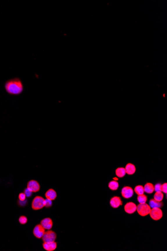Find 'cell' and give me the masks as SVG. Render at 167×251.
I'll return each instance as SVG.
<instances>
[{
  "label": "cell",
  "instance_id": "obj_1",
  "mask_svg": "<svg viewBox=\"0 0 167 251\" xmlns=\"http://www.w3.org/2000/svg\"><path fill=\"white\" fill-rule=\"evenodd\" d=\"M4 89L6 93L11 96H19L23 93L24 85L20 78H10L4 83Z\"/></svg>",
  "mask_w": 167,
  "mask_h": 251
},
{
  "label": "cell",
  "instance_id": "obj_2",
  "mask_svg": "<svg viewBox=\"0 0 167 251\" xmlns=\"http://www.w3.org/2000/svg\"><path fill=\"white\" fill-rule=\"evenodd\" d=\"M45 206V200L43 197L36 196L32 202V208L34 211L42 209Z\"/></svg>",
  "mask_w": 167,
  "mask_h": 251
},
{
  "label": "cell",
  "instance_id": "obj_3",
  "mask_svg": "<svg viewBox=\"0 0 167 251\" xmlns=\"http://www.w3.org/2000/svg\"><path fill=\"white\" fill-rule=\"evenodd\" d=\"M151 208L148 204H140L137 206V211L139 214L144 217L149 214L151 211Z\"/></svg>",
  "mask_w": 167,
  "mask_h": 251
},
{
  "label": "cell",
  "instance_id": "obj_4",
  "mask_svg": "<svg viewBox=\"0 0 167 251\" xmlns=\"http://www.w3.org/2000/svg\"><path fill=\"white\" fill-rule=\"evenodd\" d=\"M57 238V235L55 232L51 230H48L45 232L42 238V241L45 243L55 242Z\"/></svg>",
  "mask_w": 167,
  "mask_h": 251
},
{
  "label": "cell",
  "instance_id": "obj_5",
  "mask_svg": "<svg viewBox=\"0 0 167 251\" xmlns=\"http://www.w3.org/2000/svg\"><path fill=\"white\" fill-rule=\"evenodd\" d=\"M149 214L151 218L155 220H159L163 217L162 210L159 208H152Z\"/></svg>",
  "mask_w": 167,
  "mask_h": 251
},
{
  "label": "cell",
  "instance_id": "obj_6",
  "mask_svg": "<svg viewBox=\"0 0 167 251\" xmlns=\"http://www.w3.org/2000/svg\"><path fill=\"white\" fill-rule=\"evenodd\" d=\"M27 188L33 193L38 192L40 190V185L38 181L34 179L29 181L27 184Z\"/></svg>",
  "mask_w": 167,
  "mask_h": 251
},
{
  "label": "cell",
  "instance_id": "obj_7",
  "mask_svg": "<svg viewBox=\"0 0 167 251\" xmlns=\"http://www.w3.org/2000/svg\"><path fill=\"white\" fill-rule=\"evenodd\" d=\"M45 229L41 224H38L33 229V235L38 239L42 238L45 232Z\"/></svg>",
  "mask_w": 167,
  "mask_h": 251
},
{
  "label": "cell",
  "instance_id": "obj_8",
  "mask_svg": "<svg viewBox=\"0 0 167 251\" xmlns=\"http://www.w3.org/2000/svg\"><path fill=\"white\" fill-rule=\"evenodd\" d=\"M121 194L122 197L125 199H128L131 198L134 194V191L130 186H125L123 188Z\"/></svg>",
  "mask_w": 167,
  "mask_h": 251
},
{
  "label": "cell",
  "instance_id": "obj_9",
  "mask_svg": "<svg viewBox=\"0 0 167 251\" xmlns=\"http://www.w3.org/2000/svg\"><path fill=\"white\" fill-rule=\"evenodd\" d=\"M124 210L127 213L132 214L136 211V205L133 202H128L124 207Z\"/></svg>",
  "mask_w": 167,
  "mask_h": 251
},
{
  "label": "cell",
  "instance_id": "obj_10",
  "mask_svg": "<svg viewBox=\"0 0 167 251\" xmlns=\"http://www.w3.org/2000/svg\"><path fill=\"white\" fill-rule=\"evenodd\" d=\"M40 224L43 227V228L45 229L49 230V229H51L52 228L53 222L52 219L51 218H46L43 219L41 220Z\"/></svg>",
  "mask_w": 167,
  "mask_h": 251
},
{
  "label": "cell",
  "instance_id": "obj_11",
  "mask_svg": "<svg viewBox=\"0 0 167 251\" xmlns=\"http://www.w3.org/2000/svg\"><path fill=\"white\" fill-rule=\"evenodd\" d=\"M42 246L44 249L47 251H53L56 250L57 246V244L55 242H48L45 243L44 242Z\"/></svg>",
  "mask_w": 167,
  "mask_h": 251
},
{
  "label": "cell",
  "instance_id": "obj_12",
  "mask_svg": "<svg viewBox=\"0 0 167 251\" xmlns=\"http://www.w3.org/2000/svg\"><path fill=\"white\" fill-rule=\"evenodd\" d=\"M110 203L112 207L115 209L118 208L119 206H122L123 204L120 197H113L110 200Z\"/></svg>",
  "mask_w": 167,
  "mask_h": 251
},
{
  "label": "cell",
  "instance_id": "obj_13",
  "mask_svg": "<svg viewBox=\"0 0 167 251\" xmlns=\"http://www.w3.org/2000/svg\"><path fill=\"white\" fill-rule=\"evenodd\" d=\"M57 196V195L56 191L52 188H51V189L48 190L45 193V197L47 198V199H48V200H50L51 201L55 200L56 199Z\"/></svg>",
  "mask_w": 167,
  "mask_h": 251
},
{
  "label": "cell",
  "instance_id": "obj_14",
  "mask_svg": "<svg viewBox=\"0 0 167 251\" xmlns=\"http://www.w3.org/2000/svg\"><path fill=\"white\" fill-rule=\"evenodd\" d=\"M125 169L126 174L129 175H133L136 172V168L135 165L132 163H128L127 164Z\"/></svg>",
  "mask_w": 167,
  "mask_h": 251
},
{
  "label": "cell",
  "instance_id": "obj_15",
  "mask_svg": "<svg viewBox=\"0 0 167 251\" xmlns=\"http://www.w3.org/2000/svg\"><path fill=\"white\" fill-rule=\"evenodd\" d=\"M163 206V204L162 202H158V201L155 200L154 199H151L149 202V206L151 208H162Z\"/></svg>",
  "mask_w": 167,
  "mask_h": 251
},
{
  "label": "cell",
  "instance_id": "obj_16",
  "mask_svg": "<svg viewBox=\"0 0 167 251\" xmlns=\"http://www.w3.org/2000/svg\"><path fill=\"white\" fill-rule=\"evenodd\" d=\"M144 192L148 194L152 193L154 191V186L151 183H147L144 187Z\"/></svg>",
  "mask_w": 167,
  "mask_h": 251
},
{
  "label": "cell",
  "instance_id": "obj_17",
  "mask_svg": "<svg viewBox=\"0 0 167 251\" xmlns=\"http://www.w3.org/2000/svg\"><path fill=\"white\" fill-rule=\"evenodd\" d=\"M126 174L125 169L123 168H119L116 170V175L118 177L122 178L124 177Z\"/></svg>",
  "mask_w": 167,
  "mask_h": 251
},
{
  "label": "cell",
  "instance_id": "obj_18",
  "mask_svg": "<svg viewBox=\"0 0 167 251\" xmlns=\"http://www.w3.org/2000/svg\"><path fill=\"white\" fill-rule=\"evenodd\" d=\"M108 186L112 191H116L118 189V188L119 187V184L117 181H111L109 184Z\"/></svg>",
  "mask_w": 167,
  "mask_h": 251
},
{
  "label": "cell",
  "instance_id": "obj_19",
  "mask_svg": "<svg viewBox=\"0 0 167 251\" xmlns=\"http://www.w3.org/2000/svg\"><path fill=\"white\" fill-rule=\"evenodd\" d=\"M164 195L162 192H156L154 195L155 200L158 202H162L163 199Z\"/></svg>",
  "mask_w": 167,
  "mask_h": 251
},
{
  "label": "cell",
  "instance_id": "obj_20",
  "mask_svg": "<svg viewBox=\"0 0 167 251\" xmlns=\"http://www.w3.org/2000/svg\"><path fill=\"white\" fill-rule=\"evenodd\" d=\"M134 191L138 195H141L144 194V187L141 185H139L136 186L134 189Z\"/></svg>",
  "mask_w": 167,
  "mask_h": 251
},
{
  "label": "cell",
  "instance_id": "obj_21",
  "mask_svg": "<svg viewBox=\"0 0 167 251\" xmlns=\"http://www.w3.org/2000/svg\"><path fill=\"white\" fill-rule=\"evenodd\" d=\"M137 200L140 204H145L147 201V197L144 194L141 195H138L137 197Z\"/></svg>",
  "mask_w": 167,
  "mask_h": 251
},
{
  "label": "cell",
  "instance_id": "obj_22",
  "mask_svg": "<svg viewBox=\"0 0 167 251\" xmlns=\"http://www.w3.org/2000/svg\"><path fill=\"white\" fill-rule=\"evenodd\" d=\"M19 222L21 225H25L28 222V219L27 217L24 216H21L19 219Z\"/></svg>",
  "mask_w": 167,
  "mask_h": 251
},
{
  "label": "cell",
  "instance_id": "obj_23",
  "mask_svg": "<svg viewBox=\"0 0 167 251\" xmlns=\"http://www.w3.org/2000/svg\"><path fill=\"white\" fill-rule=\"evenodd\" d=\"M24 193L25 194L26 196L27 197H30L32 195L33 192H31L28 188H26L25 190H24Z\"/></svg>",
  "mask_w": 167,
  "mask_h": 251
},
{
  "label": "cell",
  "instance_id": "obj_24",
  "mask_svg": "<svg viewBox=\"0 0 167 251\" xmlns=\"http://www.w3.org/2000/svg\"><path fill=\"white\" fill-rule=\"evenodd\" d=\"M53 203L52 202L51 200L46 199L45 200V207L46 208H50L52 206Z\"/></svg>",
  "mask_w": 167,
  "mask_h": 251
},
{
  "label": "cell",
  "instance_id": "obj_25",
  "mask_svg": "<svg viewBox=\"0 0 167 251\" xmlns=\"http://www.w3.org/2000/svg\"><path fill=\"white\" fill-rule=\"evenodd\" d=\"M26 198V196L24 193H21L19 195V200L21 201H25Z\"/></svg>",
  "mask_w": 167,
  "mask_h": 251
},
{
  "label": "cell",
  "instance_id": "obj_26",
  "mask_svg": "<svg viewBox=\"0 0 167 251\" xmlns=\"http://www.w3.org/2000/svg\"><path fill=\"white\" fill-rule=\"evenodd\" d=\"M167 184L165 183L161 185V192H163L164 193H167Z\"/></svg>",
  "mask_w": 167,
  "mask_h": 251
},
{
  "label": "cell",
  "instance_id": "obj_27",
  "mask_svg": "<svg viewBox=\"0 0 167 251\" xmlns=\"http://www.w3.org/2000/svg\"><path fill=\"white\" fill-rule=\"evenodd\" d=\"M161 185L160 184H157L154 186V191L156 192H161Z\"/></svg>",
  "mask_w": 167,
  "mask_h": 251
},
{
  "label": "cell",
  "instance_id": "obj_28",
  "mask_svg": "<svg viewBox=\"0 0 167 251\" xmlns=\"http://www.w3.org/2000/svg\"><path fill=\"white\" fill-rule=\"evenodd\" d=\"M28 201L26 199L25 201H21L19 200L18 202V204L21 207H25L27 204Z\"/></svg>",
  "mask_w": 167,
  "mask_h": 251
}]
</instances>
